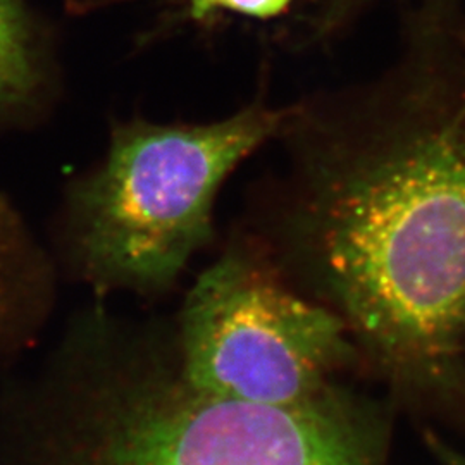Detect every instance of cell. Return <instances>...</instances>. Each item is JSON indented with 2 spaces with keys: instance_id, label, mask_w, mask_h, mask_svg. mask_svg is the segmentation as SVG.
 I'll return each instance as SVG.
<instances>
[{
  "instance_id": "cell-3",
  "label": "cell",
  "mask_w": 465,
  "mask_h": 465,
  "mask_svg": "<svg viewBox=\"0 0 465 465\" xmlns=\"http://www.w3.org/2000/svg\"><path fill=\"white\" fill-rule=\"evenodd\" d=\"M288 116L257 100L207 124L121 128L78 193L84 266L97 280L142 290L174 282L211 238L221 184L280 136Z\"/></svg>"
},
{
  "instance_id": "cell-2",
  "label": "cell",
  "mask_w": 465,
  "mask_h": 465,
  "mask_svg": "<svg viewBox=\"0 0 465 465\" xmlns=\"http://www.w3.org/2000/svg\"><path fill=\"white\" fill-rule=\"evenodd\" d=\"M390 436L386 407L338 384L267 407L207 395L157 362L26 405L0 465H388Z\"/></svg>"
},
{
  "instance_id": "cell-7",
  "label": "cell",
  "mask_w": 465,
  "mask_h": 465,
  "mask_svg": "<svg viewBox=\"0 0 465 465\" xmlns=\"http://www.w3.org/2000/svg\"><path fill=\"white\" fill-rule=\"evenodd\" d=\"M426 447L431 451L432 457L441 465H465V455L459 450L451 449L440 436L426 432L424 434Z\"/></svg>"
},
{
  "instance_id": "cell-1",
  "label": "cell",
  "mask_w": 465,
  "mask_h": 465,
  "mask_svg": "<svg viewBox=\"0 0 465 465\" xmlns=\"http://www.w3.org/2000/svg\"><path fill=\"white\" fill-rule=\"evenodd\" d=\"M290 107L267 259L399 395L465 393V50Z\"/></svg>"
},
{
  "instance_id": "cell-6",
  "label": "cell",
  "mask_w": 465,
  "mask_h": 465,
  "mask_svg": "<svg viewBox=\"0 0 465 465\" xmlns=\"http://www.w3.org/2000/svg\"><path fill=\"white\" fill-rule=\"evenodd\" d=\"M292 0H192L190 17L207 19L219 13L267 19L282 15Z\"/></svg>"
},
{
  "instance_id": "cell-5",
  "label": "cell",
  "mask_w": 465,
  "mask_h": 465,
  "mask_svg": "<svg viewBox=\"0 0 465 465\" xmlns=\"http://www.w3.org/2000/svg\"><path fill=\"white\" fill-rule=\"evenodd\" d=\"M26 21L16 0H0V102L15 100L34 82Z\"/></svg>"
},
{
  "instance_id": "cell-4",
  "label": "cell",
  "mask_w": 465,
  "mask_h": 465,
  "mask_svg": "<svg viewBox=\"0 0 465 465\" xmlns=\"http://www.w3.org/2000/svg\"><path fill=\"white\" fill-rule=\"evenodd\" d=\"M357 362L345 322L297 292L262 252H226L184 302L178 369L207 395L293 407Z\"/></svg>"
},
{
  "instance_id": "cell-8",
  "label": "cell",
  "mask_w": 465,
  "mask_h": 465,
  "mask_svg": "<svg viewBox=\"0 0 465 465\" xmlns=\"http://www.w3.org/2000/svg\"><path fill=\"white\" fill-rule=\"evenodd\" d=\"M464 45H465V44H464ZM464 50H465V47H464Z\"/></svg>"
}]
</instances>
